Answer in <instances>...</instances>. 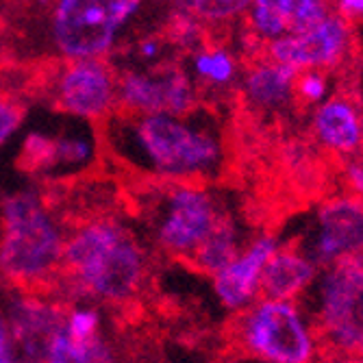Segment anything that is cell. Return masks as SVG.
I'll use <instances>...</instances> for the list:
<instances>
[{"label":"cell","mask_w":363,"mask_h":363,"mask_svg":"<svg viewBox=\"0 0 363 363\" xmlns=\"http://www.w3.org/2000/svg\"><path fill=\"white\" fill-rule=\"evenodd\" d=\"M144 0H57L52 40L68 61L103 59Z\"/></svg>","instance_id":"8992f818"},{"label":"cell","mask_w":363,"mask_h":363,"mask_svg":"<svg viewBox=\"0 0 363 363\" xmlns=\"http://www.w3.org/2000/svg\"><path fill=\"white\" fill-rule=\"evenodd\" d=\"M0 309L9 326L16 363H44L48 346L61 328L63 307L48 296L18 289Z\"/></svg>","instance_id":"30bf717a"},{"label":"cell","mask_w":363,"mask_h":363,"mask_svg":"<svg viewBox=\"0 0 363 363\" xmlns=\"http://www.w3.org/2000/svg\"><path fill=\"white\" fill-rule=\"evenodd\" d=\"M242 240H240V230L238 224L230 220V216L226 213L218 226L211 230V235L196 248V252L191 255V266L203 272L207 277L218 274L222 268H226L230 261H233L240 250H242Z\"/></svg>","instance_id":"ac0fdd59"},{"label":"cell","mask_w":363,"mask_h":363,"mask_svg":"<svg viewBox=\"0 0 363 363\" xmlns=\"http://www.w3.org/2000/svg\"><path fill=\"white\" fill-rule=\"evenodd\" d=\"M320 270L363 255V201L337 196L315 213V230L305 250Z\"/></svg>","instance_id":"8fae6325"},{"label":"cell","mask_w":363,"mask_h":363,"mask_svg":"<svg viewBox=\"0 0 363 363\" xmlns=\"http://www.w3.org/2000/svg\"><path fill=\"white\" fill-rule=\"evenodd\" d=\"M315 140L335 155L357 157L363 148V122L350 98L333 96L324 101L313 116Z\"/></svg>","instance_id":"2e32d148"},{"label":"cell","mask_w":363,"mask_h":363,"mask_svg":"<svg viewBox=\"0 0 363 363\" xmlns=\"http://www.w3.org/2000/svg\"><path fill=\"white\" fill-rule=\"evenodd\" d=\"M344 181L348 187V196H354L363 201V157H350L344 168Z\"/></svg>","instance_id":"484cf974"},{"label":"cell","mask_w":363,"mask_h":363,"mask_svg":"<svg viewBox=\"0 0 363 363\" xmlns=\"http://www.w3.org/2000/svg\"><path fill=\"white\" fill-rule=\"evenodd\" d=\"M313 322L326 346L363 361V255L328 266L318 277Z\"/></svg>","instance_id":"52a82bcc"},{"label":"cell","mask_w":363,"mask_h":363,"mask_svg":"<svg viewBox=\"0 0 363 363\" xmlns=\"http://www.w3.org/2000/svg\"><path fill=\"white\" fill-rule=\"evenodd\" d=\"M138 52H140V57H142V59L152 61V59H157V57H159V52H161V44H159L157 40H144V42L140 44Z\"/></svg>","instance_id":"f1b7e54d"},{"label":"cell","mask_w":363,"mask_h":363,"mask_svg":"<svg viewBox=\"0 0 363 363\" xmlns=\"http://www.w3.org/2000/svg\"><path fill=\"white\" fill-rule=\"evenodd\" d=\"M191 70L198 77V81L213 87H226L233 83L238 74V65L235 59L222 48H203L194 55Z\"/></svg>","instance_id":"44dd1931"},{"label":"cell","mask_w":363,"mask_h":363,"mask_svg":"<svg viewBox=\"0 0 363 363\" xmlns=\"http://www.w3.org/2000/svg\"><path fill=\"white\" fill-rule=\"evenodd\" d=\"M189 116L120 111L109 118V148L126 168L152 181L207 183L222 168L224 148L213 128Z\"/></svg>","instance_id":"6da1fadb"},{"label":"cell","mask_w":363,"mask_h":363,"mask_svg":"<svg viewBox=\"0 0 363 363\" xmlns=\"http://www.w3.org/2000/svg\"><path fill=\"white\" fill-rule=\"evenodd\" d=\"M340 11L346 18H363V0H340Z\"/></svg>","instance_id":"83f0119b"},{"label":"cell","mask_w":363,"mask_h":363,"mask_svg":"<svg viewBox=\"0 0 363 363\" xmlns=\"http://www.w3.org/2000/svg\"><path fill=\"white\" fill-rule=\"evenodd\" d=\"M44 363H118V357L105 333L89 340H74L59 328Z\"/></svg>","instance_id":"d6986e66"},{"label":"cell","mask_w":363,"mask_h":363,"mask_svg":"<svg viewBox=\"0 0 363 363\" xmlns=\"http://www.w3.org/2000/svg\"><path fill=\"white\" fill-rule=\"evenodd\" d=\"M226 216L205 183H159L148 203V226L155 248L170 259H191Z\"/></svg>","instance_id":"5b68a950"},{"label":"cell","mask_w":363,"mask_h":363,"mask_svg":"<svg viewBox=\"0 0 363 363\" xmlns=\"http://www.w3.org/2000/svg\"><path fill=\"white\" fill-rule=\"evenodd\" d=\"M233 337L259 363H315L320 335L294 301L259 298L238 313Z\"/></svg>","instance_id":"277c9868"},{"label":"cell","mask_w":363,"mask_h":363,"mask_svg":"<svg viewBox=\"0 0 363 363\" xmlns=\"http://www.w3.org/2000/svg\"><path fill=\"white\" fill-rule=\"evenodd\" d=\"M348 48V28L342 18L326 16L324 20L270 42L268 57L274 63L287 65L294 72L333 68Z\"/></svg>","instance_id":"7c38bea8"},{"label":"cell","mask_w":363,"mask_h":363,"mask_svg":"<svg viewBox=\"0 0 363 363\" xmlns=\"http://www.w3.org/2000/svg\"><path fill=\"white\" fill-rule=\"evenodd\" d=\"M148 277V255L126 224L113 216H91L65 228L59 279L79 303L124 307Z\"/></svg>","instance_id":"7a4b0ae2"},{"label":"cell","mask_w":363,"mask_h":363,"mask_svg":"<svg viewBox=\"0 0 363 363\" xmlns=\"http://www.w3.org/2000/svg\"><path fill=\"white\" fill-rule=\"evenodd\" d=\"M65 228L44 196L18 189L0 201V279L16 289L38 291L61 274Z\"/></svg>","instance_id":"3957f363"},{"label":"cell","mask_w":363,"mask_h":363,"mask_svg":"<svg viewBox=\"0 0 363 363\" xmlns=\"http://www.w3.org/2000/svg\"><path fill=\"white\" fill-rule=\"evenodd\" d=\"M320 277L309 255L296 246H281L268 261L261 277V298L294 301L303 296Z\"/></svg>","instance_id":"9a60e30c"},{"label":"cell","mask_w":363,"mask_h":363,"mask_svg":"<svg viewBox=\"0 0 363 363\" xmlns=\"http://www.w3.org/2000/svg\"><path fill=\"white\" fill-rule=\"evenodd\" d=\"M61 331L74 340H89L103 333V313L91 303H74L63 309Z\"/></svg>","instance_id":"603a6c76"},{"label":"cell","mask_w":363,"mask_h":363,"mask_svg":"<svg viewBox=\"0 0 363 363\" xmlns=\"http://www.w3.org/2000/svg\"><path fill=\"white\" fill-rule=\"evenodd\" d=\"M0 363H16L13 359V348H11V335H9V326L0 309Z\"/></svg>","instance_id":"4316f807"},{"label":"cell","mask_w":363,"mask_h":363,"mask_svg":"<svg viewBox=\"0 0 363 363\" xmlns=\"http://www.w3.org/2000/svg\"><path fill=\"white\" fill-rule=\"evenodd\" d=\"M279 248L281 242L274 235L261 233L248 242L226 268L211 277L213 294L226 311L242 313L261 298L263 270Z\"/></svg>","instance_id":"4fadbf2b"},{"label":"cell","mask_w":363,"mask_h":363,"mask_svg":"<svg viewBox=\"0 0 363 363\" xmlns=\"http://www.w3.org/2000/svg\"><path fill=\"white\" fill-rule=\"evenodd\" d=\"M179 16L191 18L198 24H220L238 18L250 7V0H174Z\"/></svg>","instance_id":"7402d4cb"},{"label":"cell","mask_w":363,"mask_h":363,"mask_svg":"<svg viewBox=\"0 0 363 363\" xmlns=\"http://www.w3.org/2000/svg\"><path fill=\"white\" fill-rule=\"evenodd\" d=\"M24 107L18 101L0 96V148L7 146L24 122Z\"/></svg>","instance_id":"d4e9b609"},{"label":"cell","mask_w":363,"mask_h":363,"mask_svg":"<svg viewBox=\"0 0 363 363\" xmlns=\"http://www.w3.org/2000/svg\"><path fill=\"white\" fill-rule=\"evenodd\" d=\"M296 74L291 68L274 61H263L248 70L244 81V91L248 103L261 109H279L285 107L294 98Z\"/></svg>","instance_id":"e0dca14e"},{"label":"cell","mask_w":363,"mask_h":363,"mask_svg":"<svg viewBox=\"0 0 363 363\" xmlns=\"http://www.w3.org/2000/svg\"><path fill=\"white\" fill-rule=\"evenodd\" d=\"M294 98L303 105H322L326 98V77L320 70H305L296 74Z\"/></svg>","instance_id":"cb8c5ba5"},{"label":"cell","mask_w":363,"mask_h":363,"mask_svg":"<svg viewBox=\"0 0 363 363\" xmlns=\"http://www.w3.org/2000/svg\"><path fill=\"white\" fill-rule=\"evenodd\" d=\"M50 91L52 105L79 120H109L118 111V74L103 59L68 61Z\"/></svg>","instance_id":"ba28073f"},{"label":"cell","mask_w":363,"mask_h":363,"mask_svg":"<svg viewBox=\"0 0 363 363\" xmlns=\"http://www.w3.org/2000/svg\"><path fill=\"white\" fill-rule=\"evenodd\" d=\"M96 155V146L87 135H46L28 133L22 150L20 166L33 174H55L87 168Z\"/></svg>","instance_id":"5bb4252c"},{"label":"cell","mask_w":363,"mask_h":363,"mask_svg":"<svg viewBox=\"0 0 363 363\" xmlns=\"http://www.w3.org/2000/svg\"><path fill=\"white\" fill-rule=\"evenodd\" d=\"M250 26L261 40H281L289 33V0H250Z\"/></svg>","instance_id":"ffe728a7"},{"label":"cell","mask_w":363,"mask_h":363,"mask_svg":"<svg viewBox=\"0 0 363 363\" xmlns=\"http://www.w3.org/2000/svg\"><path fill=\"white\" fill-rule=\"evenodd\" d=\"M196 107L194 81L179 65L118 74V111L130 116H189Z\"/></svg>","instance_id":"9c48e42d"}]
</instances>
